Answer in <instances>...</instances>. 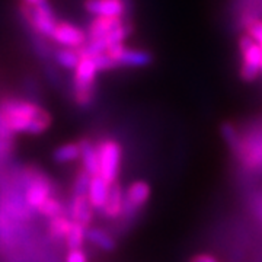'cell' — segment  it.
Listing matches in <instances>:
<instances>
[{
  "mask_svg": "<svg viewBox=\"0 0 262 262\" xmlns=\"http://www.w3.org/2000/svg\"><path fill=\"white\" fill-rule=\"evenodd\" d=\"M220 131H222L223 140L227 143V146L232 150H239V147H241V137H239V131L233 124L232 122H223Z\"/></svg>",
  "mask_w": 262,
  "mask_h": 262,
  "instance_id": "cell-24",
  "label": "cell"
},
{
  "mask_svg": "<svg viewBox=\"0 0 262 262\" xmlns=\"http://www.w3.org/2000/svg\"><path fill=\"white\" fill-rule=\"evenodd\" d=\"M66 262H89L83 249H70L66 255Z\"/></svg>",
  "mask_w": 262,
  "mask_h": 262,
  "instance_id": "cell-25",
  "label": "cell"
},
{
  "mask_svg": "<svg viewBox=\"0 0 262 262\" xmlns=\"http://www.w3.org/2000/svg\"><path fill=\"white\" fill-rule=\"evenodd\" d=\"M37 211L41 215L47 217V219H53V217H57V215L67 214V207L60 198L51 195L41 204V207L38 208Z\"/></svg>",
  "mask_w": 262,
  "mask_h": 262,
  "instance_id": "cell-20",
  "label": "cell"
},
{
  "mask_svg": "<svg viewBox=\"0 0 262 262\" xmlns=\"http://www.w3.org/2000/svg\"><path fill=\"white\" fill-rule=\"evenodd\" d=\"M24 84H25L27 95H38V92H39V86H38L37 80H34V79H27Z\"/></svg>",
  "mask_w": 262,
  "mask_h": 262,
  "instance_id": "cell-27",
  "label": "cell"
},
{
  "mask_svg": "<svg viewBox=\"0 0 262 262\" xmlns=\"http://www.w3.org/2000/svg\"><path fill=\"white\" fill-rule=\"evenodd\" d=\"M0 115L13 134H44L53 124V117L35 101L19 96L0 99Z\"/></svg>",
  "mask_w": 262,
  "mask_h": 262,
  "instance_id": "cell-1",
  "label": "cell"
},
{
  "mask_svg": "<svg viewBox=\"0 0 262 262\" xmlns=\"http://www.w3.org/2000/svg\"><path fill=\"white\" fill-rule=\"evenodd\" d=\"M22 3H25V5H28V6H37L39 3H42V2H46V0H20Z\"/></svg>",
  "mask_w": 262,
  "mask_h": 262,
  "instance_id": "cell-28",
  "label": "cell"
},
{
  "mask_svg": "<svg viewBox=\"0 0 262 262\" xmlns=\"http://www.w3.org/2000/svg\"><path fill=\"white\" fill-rule=\"evenodd\" d=\"M18 9L20 19L28 25L31 34L51 39L58 19L53 9V5L48 0L39 3L37 6H28L19 2Z\"/></svg>",
  "mask_w": 262,
  "mask_h": 262,
  "instance_id": "cell-3",
  "label": "cell"
},
{
  "mask_svg": "<svg viewBox=\"0 0 262 262\" xmlns=\"http://www.w3.org/2000/svg\"><path fill=\"white\" fill-rule=\"evenodd\" d=\"M24 201L31 211H37L41 204L53 195V181L42 169L28 166L24 170Z\"/></svg>",
  "mask_w": 262,
  "mask_h": 262,
  "instance_id": "cell-4",
  "label": "cell"
},
{
  "mask_svg": "<svg viewBox=\"0 0 262 262\" xmlns=\"http://www.w3.org/2000/svg\"><path fill=\"white\" fill-rule=\"evenodd\" d=\"M53 160L57 165H69L80 160V144L79 141H70L58 146L53 151Z\"/></svg>",
  "mask_w": 262,
  "mask_h": 262,
  "instance_id": "cell-17",
  "label": "cell"
},
{
  "mask_svg": "<svg viewBox=\"0 0 262 262\" xmlns=\"http://www.w3.org/2000/svg\"><path fill=\"white\" fill-rule=\"evenodd\" d=\"M80 144V162L82 169L86 170L91 177L99 175V156H98V147L96 143L91 139H82L79 140Z\"/></svg>",
  "mask_w": 262,
  "mask_h": 262,
  "instance_id": "cell-14",
  "label": "cell"
},
{
  "mask_svg": "<svg viewBox=\"0 0 262 262\" xmlns=\"http://www.w3.org/2000/svg\"><path fill=\"white\" fill-rule=\"evenodd\" d=\"M99 156V175L111 185L118 182V175L121 169L122 147L120 141L106 137L96 143Z\"/></svg>",
  "mask_w": 262,
  "mask_h": 262,
  "instance_id": "cell-5",
  "label": "cell"
},
{
  "mask_svg": "<svg viewBox=\"0 0 262 262\" xmlns=\"http://www.w3.org/2000/svg\"><path fill=\"white\" fill-rule=\"evenodd\" d=\"M151 189L146 181H134L124 189V206L121 219L131 222L149 201Z\"/></svg>",
  "mask_w": 262,
  "mask_h": 262,
  "instance_id": "cell-7",
  "label": "cell"
},
{
  "mask_svg": "<svg viewBox=\"0 0 262 262\" xmlns=\"http://www.w3.org/2000/svg\"><path fill=\"white\" fill-rule=\"evenodd\" d=\"M130 8V0H84L83 2V9L94 16L125 18Z\"/></svg>",
  "mask_w": 262,
  "mask_h": 262,
  "instance_id": "cell-10",
  "label": "cell"
},
{
  "mask_svg": "<svg viewBox=\"0 0 262 262\" xmlns=\"http://www.w3.org/2000/svg\"><path fill=\"white\" fill-rule=\"evenodd\" d=\"M86 241L102 252H114L117 249V241L114 239L113 234L101 227H88Z\"/></svg>",
  "mask_w": 262,
  "mask_h": 262,
  "instance_id": "cell-16",
  "label": "cell"
},
{
  "mask_svg": "<svg viewBox=\"0 0 262 262\" xmlns=\"http://www.w3.org/2000/svg\"><path fill=\"white\" fill-rule=\"evenodd\" d=\"M91 175L80 168L76 173L73 184H72V196H88L89 185H91Z\"/></svg>",
  "mask_w": 262,
  "mask_h": 262,
  "instance_id": "cell-23",
  "label": "cell"
},
{
  "mask_svg": "<svg viewBox=\"0 0 262 262\" xmlns=\"http://www.w3.org/2000/svg\"><path fill=\"white\" fill-rule=\"evenodd\" d=\"M244 28L245 32L258 42V46L261 48L262 54V19H259L255 15L246 13L244 16ZM261 72H262V61H261Z\"/></svg>",
  "mask_w": 262,
  "mask_h": 262,
  "instance_id": "cell-22",
  "label": "cell"
},
{
  "mask_svg": "<svg viewBox=\"0 0 262 262\" xmlns=\"http://www.w3.org/2000/svg\"><path fill=\"white\" fill-rule=\"evenodd\" d=\"M237 46H239V51L242 56L241 77L245 82H255L262 73L261 48L258 46V42L251 35H248L246 32L239 37Z\"/></svg>",
  "mask_w": 262,
  "mask_h": 262,
  "instance_id": "cell-6",
  "label": "cell"
},
{
  "mask_svg": "<svg viewBox=\"0 0 262 262\" xmlns=\"http://www.w3.org/2000/svg\"><path fill=\"white\" fill-rule=\"evenodd\" d=\"M98 67L95 64L94 56L80 50V61L73 72L72 82V98L76 106L88 110L96 99V79Z\"/></svg>",
  "mask_w": 262,
  "mask_h": 262,
  "instance_id": "cell-2",
  "label": "cell"
},
{
  "mask_svg": "<svg viewBox=\"0 0 262 262\" xmlns=\"http://www.w3.org/2000/svg\"><path fill=\"white\" fill-rule=\"evenodd\" d=\"M189 262H219V259L211 253H198L195 256H192Z\"/></svg>",
  "mask_w": 262,
  "mask_h": 262,
  "instance_id": "cell-26",
  "label": "cell"
},
{
  "mask_svg": "<svg viewBox=\"0 0 262 262\" xmlns=\"http://www.w3.org/2000/svg\"><path fill=\"white\" fill-rule=\"evenodd\" d=\"M53 60L57 64L64 70L75 72V69L80 61V48H67V47H57L53 51Z\"/></svg>",
  "mask_w": 262,
  "mask_h": 262,
  "instance_id": "cell-18",
  "label": "cell"
},
{
  "mask_svg": "<svg viewBox=\"0 0 262 262\" xmlns=\"http://www.w3.org/2000/svg\"><path fill=\"white\" fill-rule=\"evenodd\" d=\"M125 22V18H115V16H95L86 29L88 41H98L108 35L111 31L121 27Z\"/></svg>",
  "mask_w": 262,
  "mask_h": 262,
  "instance_id": "cell-12",
  "label": "cell"
},
{
  "mask_svg": "<svg viewBox=\"0 0 262 262\" xmlns=\"http://www.w3.org/2000/svg\"><path fill=\"white\" fill-rule=\"evenodd\" d=\"M110 58L117 64V67H130V69H136V67H147L153 63V54L146 51V50H140V48H131L125 44H118L110 47L105 51Z\"/></svg>",
  "mask_w": 262,
  "mask_h": 262,
  "instance_id": "cell-8",
  "label": "cell"
},
{
  "mask_svg": "<svg viewBox=\"0 0 262 262\" xmlns=\"http://www.w3.org/2000/svg\"><path fill=\"white\" fill-rule=\"evenodd\" d=\"M110 188H111V184L106 182L101 175H96V177L91 178L88 198H89V201H91V204H92L96 213H101L105 204H106V200L110 195Z\"/></svg>",
  "mask_w": 262,
  "mask_h": 262,
  "instance_id": "cell-13",
  "label": "cell"
},
{
  "mask_svg": "<svg viewBox=\"0 0 262 262\" xmlns=\"http://www.w3.org/2000/svg\"><path fill=\"white\" fill-rule=\"evenodd\" d=\"M51 39L56 42L58 47L79 50L88 42V34L80 27H77V25L69 22V20H58Z\"/></svg>",
  "mask_w": 262,
  "mask_h": 262,
  "instance_id": "cell-9",
  "label": "cell"
},
{
  "mask_svg": "<svg viewBox=\"0 0 262 262\" xmlns=\"http://www.w3.org/2000/svg\"><path fill=\"white\" fill-rule=\"evenodd\" d=\"M86 229L88 227H84L80 223H76V222L73 223L70 232L64 239L66 246L69 251L70 249H83V245L86 242Z\"/></svg>",
  "mask_w": 262,
  "mask_h": 262,
  "instance_id": "cell-21",
  "label": "cell"
},
{
  "mask_svg": "<svg viewBox=\"0 0 262 262\" xmlns=\"http://www.w3.org/2000/svg\"><path fill=\"white\" fill-rule=\"evenodd\" d=\"M73 223L75 222L67 214H61L57 215V217H53V219H48V233L56 241H64Z\"/></svg>",
  "mask_w": 262,
  "mask_h": 262,
  "instance_id": "cell-19",
  "label": "cell"
},
{
  "mask_svg": "<svg viewBox=\"0 0 262 262\" xmlns=\"http://www.w3.org/2000/svg\"><path fill=\"white\" fill-rule=\"evenodd\" d=\"M122 206H124V189L118 182H115L110 188V195L101 214L108 220H118L122 215Z\"/></svg>",
  "mask_w": 262,
  "mask_h": 262,
  "instance_id": "cell-15",
  "label": "cell"
},
{
  "mask_svg": "<svg viewBox=\"0 0 262 262\" xmlns=\"http://www.w3.org/2000/svg\"><path fill=\"white\" fill-rule=\"evenodd\" d=\"M67 215L84 227H89L94 222L95 210L88 196H72L67 203Z\"/></svg>",
  "mask_w": 262,
  "mask_h": 262,
  "instance_id": "cell-11",
  "label": "cell"
}]
</instances>
